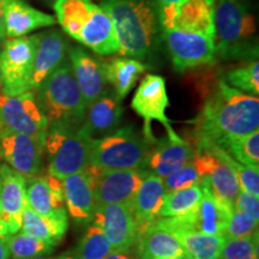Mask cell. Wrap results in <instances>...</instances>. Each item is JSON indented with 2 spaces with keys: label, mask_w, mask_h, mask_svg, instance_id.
Wrapping results in <instances>:
<instances>
[{
  "label": "cell",
  "mask_w": 259,
  "mask_h": 259,
  "mask_svg": "<svg viewBox=\"0 0 259 259\" xmlns=\"http://www.w3.org/2000/svg\"><path fill=\"white\" fill-rule=\"evenodd\" d=\"M194 147L216 145L259 127V99L228 85L222 78L210 90L193 121Z\"/></svg>",
  "instance_id": "6da1fadb"
},
{
  "label": "cell",
  "mask_w": 259,
  "mask_h": 259,
  "mask_svg": "<svg viewBox=\"0 0 259 259\" xmlns=\"http://www.w3.org/2000/svg\"><path fill=\"white\" fill-rule=\"evenodd\" d=\"M100 6L111 17L122 57L147 59L162 38L157 0H103Z\"/></svg>",
  "instance_id": "7a4b0ae2"
},
{
  "label": "cell",
  "mask_w": 259,
  "mask_h": 259,
  "mask_svg": "<svg viewBox=\"0 0 259 259\" xmlns=\"http://www.w3.org/2000/svg\"><path fill=\"white\" fill-rule=\"evenodd\" d=\"M216 57L258 59L257 25L247 0H218L213 11Z\"/></svg>",
  "instance_id": "3957f363"
},
{
  "label": "cell",
  "mask_w": 259,
  "mask_h": 259,
  "mask_svg": "<svg viewBox=\"0 0 259 259\" xmlns=\"http://www.w3.org/2000/svg\"><path fill=\"white\" fill-rule=\"evenodd\" d=\"M37 103L48 122L82 125L87 105L74 78L69 60H65L35 90Z\"/></svg>",
  "instance_id": "277c9868"
},
{
  "label": "cell",
  "mask_w": 259,
  "mask_h": 259,
  "mask_svg": "<svg viewBox=\"0 0 259 259\" xmlns=\"http://www.w3.org/2000/svg\"><path fill=\"white\" fill-rule=\"evenodd\" d=\"M93 138L82 125L51 122L45 139L44 153L47 157V174L64 179L85 170L90 164Z\"/></svg>",
  "instance_id": "5b68a950"
},
{
  "label": "cell",
  "mask_w": 259,
  "mask_h": 259,
  "mask_svg": "<svg viewBox=\"0 0 259 259\" xmlns=\"http://www.w3.org/2000/svg\"><path fill=\"white\" fill-rule=\"evenodd\" d=\"M151 144L132 126L119 127L106 137L93 138L90 166L99 169H143Z\"/></svg>",
  "instance_id": "8992f818"
},
{
  "label": "cell",
  "mask_w": 259,
  "mask_h": 259,
  "mask_svg": "<svg viewBox=\"0 0 259 259\" xmlns=\"http://www.w3.org/2000/svg\"><path fill=\"white\" fill-rule=\"evenodd\" d=\"M38 36L8 38L0 50V80L4 95L16 96L31 90V73Z\"/></svg>",
  "instance_id": "52a82bcc"
},
{
  "label": "cell",
  "mask_w": 259,
  "mask_h": 259,
  "mask_svg": "<svg viewBox=\"0 0 259 259\" xmlns=\"http://www.w3.org/2000/svg\"><path fill=\"white\" fill-rule=\"evenodd\" d=\"M48 126L34 92L16 96L0 94V134L27 135L45 143Z\"/></svg>",
  "instance_id": "ba28073f"
},
{
  "label": "cell",
  "mask_w": 259,
  "mask_h": 259,
  "mask_svg": "<svg viewBox=\"0 0 259 259\" xmlns=\"http://www.w3.org/2000/svg\"><path fill=\"white\" fill-rule=\"evenodd\" d=\"M132 109L144 120L143 135L149 142L154 143L151 122L158 121L166 128L167 136L174 141H179L181 137L174 131L170 120L166 114L169 107L166 79L158 74H147L136 90L131 101Z\"/></svg>",
  "instance_id": "9c48e42d"
},
{
  "label": "cell",
  "mask_w": 259,
  "mask_h": 259,
  "mask_svg": "<svg viewBox=\"0 0 259 259\" xmlns=\"http://www.w3.org/2000/svg\"><path fill=\"white\" fill-rule=\"evenodd\" d=\"M174 69L179 72L196 69L216 60L215 38L200 32L167 29L162 30Z\"/></svg>",
  "instance_id": "30bf717a"
},
{
  "label": "cell",
  "mask_w": 259,
  "mask_h": 259,
  "mask_svg": "<svg viewBox=\"0 0 259 259\" xmlns=\"http://www.w3.org/2000/svg\"><path fill=\"white\" fill-rule=\"evenodd\" d=\"M93 183L94 197L97 205L105 204H131L148 171L137 169H99L85 168Z\"/></svg>",
  "instance_id": "8fae6325"
},
{
  "label": "cell",
  "mask_w": 259,
  "mask_h": 259,
  "mask_svg": "<svg viewBox=\"0 0 259 259\" xmlns=\"http://www.w3.org/2000/svg\"><path fill=\"white\" fill-rule=\"evenodd\" d=\"M216 0H179L168 5H160L162 30L200 32L215 38L213 11Z\"/></svg>",
  "instance_id": "7c38bea8"
},
{
  "label": "cell",
  "mask_w": 259,
  "mask_h": 259,
  "mask_svg": "<svg viewBox=\"0 0 259 259\" xmlns=\"http://www.w3.org/2000/svg\"><path fill=\"white\" fill-rule=\"evenodd\" d=\"M94 225L99 226L113 251H131L138 238V226L130 204L96 205Z\"/></svg>",
  "instance_id": "4fadbf2b"
},
{
  "label": "cell",
  "mask_w": 259,
  "mask_h": 259,
  "mask_svg": "<svg viewBox=\"0 0 259 259\" xmlns=\"http://www.w3.org/2000/svg\"><path fill=\"white\" fill-rule=\"evenodd\" d=\"M193 163L200 176V184L208 186L211 192L234 206L240 187L232 168L210 147H196Z\"/></svg>",
  "instance_id": "5bb4252c"
},
{
  "label": "cell",
  "mask_w": 259,
  "mask_h": 259,
  "mask_svg": "<svg viewBox=\"0 0 259 259\" xmlns=\"http://www.w3.org/2000/svg\"><path fill=\"white\" fill-rule=\"evenodd\" d=\"M44 142L30 136L0 134V155L6 164L24 178L37 176L44 166Z\"/></svg>",
  "instance_id": "9a60e30c"
},
{
  "label": "cell",
  "mask_w": 259,
  "mask_h": 259,
  "mask_svg": "<svg viewBox=\"0 0 259 259\" xmlns=\"http://www.w3.org/2000/svg\"><path fill=\"white\" fill-rule=\"evenodd\" d=\"M67 57L73 76L87 107L106 93L107 79L103 61L92 56L80 46H69Z\"/></svg>",
  "instance_id": "2e32d148"
},
{
  "label": "cell",
  "mask_w": 259,
  "mask_h": 259,
  "mask_svg": "<svg viewBox=\"0 0 259 259\" xmlns=\"http://www.w3.org/2000/svg\"><path fill=\"white\" fill-rule=\"evenodd\" d=\"M25 200V178L8 164L0 166V209L6 234L21 232Z\"/></svg>",
  "instance_id": "e0dca14e"
},
{
  "label": "cell",
  "mask_w": 259,
  "mask_h": 259,
  "mask_svg": "<svg viewBox=\"0 0 259 259\" xmlns=\"http://www.w3.org/2000/svg\"><path fill=\"white\" fill-rule=\"evenodd\" d=\"M193 155V145L189 142L184 141L183 138L174 141L166 136L164 138L156 139L151 144L144 161L143 169L164 179L174 170L192 161Z\"/></svg>",
  "instance_id": "ac0fdd59"
},
{
  "label": "cell",
  "mask_w": 259,
  "mask_h": 259,
  "mask_svg": "<svg viewBox=\"0 0 259 259\" xmlns=\"http://www.w3.org/2000/svg\"><path fill=\"white\" fill-rule=\"evenodd\" d=\"M203 194L198 205L190 213L191 228L193 232L209 235L225 236L227 223L234 206L229 205L220 197L215 196L204 184H200Z\"/></svg>",
  "instance_id": "d6986e66"
},
{
  "label": "cell",
  "mask_w": 259,
  "mask_h": 259,
  "mask_svg": "<svg viewBox=\"0 0 259 259\" xmlns=\"http://www.w3.org/2000/svg\"><path fill=\"white\" fill-rule=\"evenodd\" d=\"M61 181L67 213L77 225H90L97 204L89 174L83 170L65 177Z\"/></svg>",
  "instance_id": "ffe728a7"
},
{
  "label": "cell",
  "mask_w": 259,
  "mask_h": 259,
  "mask_svg": "<svg viewBox=\"0 0 259 259\" xmlns=\"http://www.w3.org/2000/svg\"><path fill=\"white\" fill-rule=\"evenodd\" d=\"M31 73V90H36L45 79L66 60L69 44L58 30H48L37 34Z\"/></svg>",
  "instance_id": "44dd1931"
},
{
  "label": "cell",
  "mask_w": 259,
  "mask_h": 259,
  "mask_svg": "<svg viewBox=\"0 0 259 259\" xmlns=\"http://www.w3.org/2000/svg\"><path fill=\"white\" fill-rule=\"evenodd\" d=\"M2 3L6 37L9 38L27 36L37 29L57 24L54 16L35 9L27 0H2Z\"/></svg>",
  "instance_id": "7402d4cb"
},
{
  "label": "cell",
  "mask_w": 259,
  "mask_h": 259,
  "mask_svg": "<svg viewBox=\"0 0 259 259\" xmlns=\"http://www.w3.org/2000/svg\"><path fill=\"white\" fill-rule=\"evenodd\" d=\"M122 114L120 100L115 94L106 92L87 107L82 126L94 139L106 137L120 127Z\"/></svg>",
  "instance_id": "603a6c76"
},
{
  "label": "cell",
  "mask_w": 259,
  "mask_h": 259,
  "mask_svg": "<svg viewBox=\"0 0 259 259\" xmlns=\"http://www.w3.org/2000/svg\"><path fill=\"white\" fill-rule=\"evenodd\" d=\"M84 47L99 56H112L118 53V40L114 25L109 15L100 5L94 6L92 15L76 38Z\"/></svg>",
  "instance_id": "cb8c5ba5"
},
{
  "label": "cell",
  "mask_w": 259,
  "mask_h": 259,
  "mask_svg": "<svg viewBox=\"0 0 259 259\" xmlns=\"http://www.w3.org/2000/svg\"><path fill=\"white\" fill-rule=\"evenodd\" d=\"M25 200L32 211L42 216L65 208L63 181L51 174L25 178Z\"/></svg>",
  "instance_id": "d4e9b609"
},
{
  "label": "cell",
  "mask_w": 259,
  "mask_h": 259,
  "mask_svg": "<svg viewBox=\"0 0 259 259\" xmlns=\"http://www.w3.org/2000/svg\"><path fill=\"white\" fill-rule=\"evenodd\" d=\"M163 196V179L149 173L142 181L134 200L130 204L138 226L139 234L153 226L155 221L160 218Z\"/></svg>",
  "instance_id": "484cf974"
},
{
  "label": "cell",
  "mask_w": 259,
  "mask_h": 259,
  "mask_svg": "<svg viewBox=\"0 0 259 259\" xmlns=\"http://www.w3.org/2000/svg\"><path fill=\"white\" fill-rule=\"evenodd\" d=\"M132 248L136 259H171L184 253L177 236L156 225L141 233Z\"/></svg>",
  "instance_id": "4316f807"
},
{
  "label": "cell",
  "mask_w": 259,
  "mask_h": 259,
  "mask_svg": "<svg viewBox=\"0 0 259 259\" xmlns=\"http://www.w3.org/2000/svg\"><path fill=\"white\" fill-rule=\"evenodd\" d=\"M69 228L66 208L59 209L48 216L38 215L25 204L22 213L21 232L41 240L60 244Z\"/></svg>",
  "instance_id": "83f0119b"
},
{
  "label": "cell",
  "mask_w": 259,
  "mask_h": 259,
  "mask_svg": "<svg viewBox=\"0 0 259 259\" xmlns=\"http://www.w3.org/2000/svg\"><path fill=\"white\" fill-rule=\"evenodd\" d=\"M103 69L107 83L111 84L115 96L121 101L136 85L139 77L145 72L147 65L135 58L119 57L103 61Z\"/></svg>",
  "instance_id": "f1b7e54d"
},
{
  "label": "cell",
  "mask_w": 259,
  "mask_h": 259,
  "mask_svg": "<svg viewBox=\"0 0 259 259\" xmlns=\"http://www.w3.org/2000/svg\"><path fill=\"white\" fill-rule=\"evenodd\" d=\"M95 4L92 0H56L53 4L56 19L64 32L76 40Z\"/></svg>",
  "instance_id": "f546056e"
},
{
  "label": "cell",
  "mask_w": 259,
  "mask_h": 259,
  "mask_svg": "<svg viewBox=\"0 0 259 259\" xmlns=\"http://www.w3.org/2000/svg\"><path fill=\"white\" fill-rule=\"evenodd\" d=\"M218 147L240 163L251 168H259V130L242 136L222 139Z\"/></svg>",
  "instance_id": "4dcf8cb0"
},
{
  "label": "cell",
  "mask_w": 259,
  "mask_h": 259,
  "mask_svg": "<svg viewBox=\"0 0 259 259\" xmlns=\"http://www.w3.org/2000/svg\"><path fill=\"white\" fill-rule=\"evenodd\" d=\"M183 250L192 259H210L221 253L225 236L209 235L199 232H183L174 234Z\"/></svg>",
  "instance_id": "1f68e13d"
},
{
  "label": "cell",
  "mask_w": 259,
  "mask_h": 259,
  "mask_svg": "<svg viewBox=\"0 0 259 259\" xmlns=\"http://www.w3.org/2000/svg\"><path fill=\"white\" fill-rule=\"evenodd\" d=\"M11 259H30L46 257L56 251L59 244L53 241L41 240L23 232L8 235L5 238Z\"/></svg>",
  "instance_id": "d6a6232c"
},
{
  "label": "cell",
  "mask_w": 259,
  "mask_h": 259,
  "mask_svg": "<svg viewBox=\"0 0 259 259\" xmlns=\"http://www.w3.org/2000/svg\"><path fill=\"white\" fill-rule=\"evenodd\" d=\"M202 194L203 191L200 185L164 193L163 203L160 210V218H176V216L191 212L198 205Z\"/></svg>",
  "instance_id": "836d02e7"
},
{
  "label": "cell",
  "mask_w": 259,
  "mask_h": 259,
  "mask_svg": "<svg viewBox=\"0 0 259 259\" xmlns=\"http://www.w3.org/2000/svg\"><path fill=\"white\" fill-rule=\"evenodd\" d=\"M112 252V245L102 229L94 223H90L76 247L71 250L76 259H105Z\"/></svg>",
  "instance_id": "e575fe53"
},
{
  "label": "cell",
  "mask_w": 259,
  "mask_h": 259,
  "mask_svg": "<svg viewBox=\"0 0 259 259\" xmlns=\"http://www.w3.org/2000/svg\"><path fill=\"white\" fill-rule=\"evenodd\" d=\"M228 85L248 94L252 96L259 95V63L258 59L244 61L234 69L227 71L225 78Z\"/></svg>",
  "instance_id": "d590c367"
},
{
  "label": "cell",
  "mask_w": 259,
  "mask_h": 259,
  "mask_svg": "<svg viewBox=\"0 0 259 259\" xmlns=\"http://www.w3.org/2000/svg\"><path fill=\"white\" fill-rule=\"evenodd\" d=\"M203 147L211 148L232 168L236 179H238L239 187H240L241 191L259 198V168H251L245 166V164L234 160L231 155L227 154L225 150L218 147H213V145H203Z\"/></svg>",
  "instance_id": "8d00e7d4"
},
{
  "label": "cell",
  "mask_w": 259,
  "mask_h": 259,
  "mask_svg": "<svg viewBox=\"0 0 259 259\" xmlns=\"http://www.w3.org/2000/svg\"><path fill=\"white\" fill-rule=\"evenodd\" d=\"M258 231L241 238L225 239L220 257L222 259H259Z\"/></svg>",
  "instance_id": "74e56055"
},
{
  "label": "cell",
  "mask_w": 259,
  "mask_h": 259,
  "mask_svg": "<svg viewBox=\"0 0 259 259\" xmlns=\"http://www.w3.org/2000/svg\"><path fill=\"white\" fill-rule=\"evenodd\" d=\"M200 176L194 166L193 161L187 162L179 169L174 170L169 176L163 179L164 193L173 192L181 189H186V187L200 185Z\"/></svg>",
  "instance_id": "f35d334b"
},
{
  "label": "cell",
  "mask_w": 259,
  "mask_h": 259,
  "mask_svg": "<svg viewBox=\"0 0 259 259\" xmlns=\"http://www.w3.org/2000/svg\"><path fill=\"white\" fill-rule=\"evenodd\" d=\"M258 222L259 220H255L250 213L234 209L227 223L225 239L241 238L253 234L258 231Z\"/></svg>",
  "instance_id": "ab89813d"
},
{
  "label": "cell",
  "mask_w": 259,
  "mask_h": 259,
  "mask_svg": "<svg viewBox=\"0 0 259 259\" xmlns=\"http://www.w3.org/2000/svg\"><path fill=\"white\" fill-rule=\"evenodd\" d=\"M234 209L250 213L255 220H259V198L244 191H239L234 202Z\"/></svg>",
  "instance_id": "60d3db41"
},
{
  "label": "cell",
  "mask_w": 259,
  "mask_h": 259,
  "mask_svg": "<svg viewBox=\"0 0 259 259\" xmlns=\"http://www.w3.org/2000/svg\"><path fill=\"white\" fill-rule=\"evenodd\" d=\"M105 259H136L134 252L131 251H113Z\"/></svg>",
  "instance_id": "b9f144b4"
},
{
  "label": "cell",
  "mask_w": 259,
  "mask_h": 259,
  "mask_svg": "<svg viewBox=\"0 0 259 259\" xmlns=\"http://www.w3.org/2000/svg\"><path fill=\"white\" fill-rule=\"evenodd\" d=\"M6 31H5V23H4V9H3V3L0 0V42L5 41Z\"/></svg>",
  "instance_id": "7bdbcfd3"
},
{
  "label": "cell",
  "mask_w": 259,
  "mask_h": 259,
  "mask_svg": "<svg viewBox=\"0 0 259 259\" xmlns=\"http://www.w3.org/2000/svg\"><path fill=\"white\" fill-rule=\"evenodd\" d=\"M0 259H11L5 238H0Z\"/></svg>",
  "instance_id": "ee69618b"
},
{
  "label": "cell",
  "mask_w": 259,
  "mask_h": 259,
  "mask_svg": "<svg viewBox=\"0 0 259 259\" xmlns=\"http://www.w3.org/2000/svg\"><path fill=\"white\" fill-rule=\"evenodd\" d=\"M6 236H8V234H6L4 225H3V221H2V209H0V238H6Z\"/></svg>",
  "instance_id": "f6af8a7d"
},
{
  "label": "cell",
  "mask_w": 259,
  "mask_h": 259,
  "mask_svg": "<svg viewBox=\"0 0 259 259\" xmlns=\"http://www.w3.org/2000/svg\"><path fill=\"white\" fill-rule=\"evenodd\" d=\"M58 259H76L72 255V253H71V251H67V252H65V253H63V254H60L59 257H58Z\"/></svg>",
  "instance_id": "bcb514c9"
},
{
  "label": "cell",
  "mask_w": 259,
  "mask_h": 259,
  "mask_svg": "<svg viewBox=\"0 0 259 259\" xmlns=\"http://www.w3.org/2000/svg\"><path fill=\"white\" fill-rule=\"evenodd\" d=\"M179 2V0H157L158 5H168V4H173V3Z\"/></svg>",
  "instance_id": "7dc6e473"
},
{
  "label": "cell",
  "mask_w": 259,
  "mask_h": 259,
  "mask_svg": "<svg viewBox=\"0 0 259 259\" xmlns=\"http://www.w3.org/2000/svg\"><path fill=\"white\" fill-rule=\"evenodd\" d=\"M171 259H192V258H191L189 254H187V253H185V252H184V253H181V254H179V255H177V257H174V258H171Z\"/></svg>",
  "instance_id": "c3c4849f"
},
{
  "label": "cell",
  "mask_w": 259,
  "mask_h": 259,
  "mask_svg": "<svg viewBox=\"0 0 259 259\" xmlns=\"http://www.w3.org/2000/svg\"><path fill=\"white\" fill-rule=\"evenodd\" d=\"M59 255H56V257H36V258H30V259H58Z\"/></svg>",
  "instance_id": "681fc988"
},
{
  "label": "cell",
  "mask_w": 259,
  "mask_h": 259,
  "mask_svg": "<svg viewBox=\"0 0 259 259\" xmlns=\"http://www.w3.org/2000/svg\"><path fill=\"white\" fill-rule=\"evenodd\" d=\"M41 2L47 3V4H54V2H56V0H41Z\"/></svg>",
  "instance_id": "f907efd6"
},
{
  "label": "cell",
  "mask_w": 259,
  "mask_h": 259,
  "mask_svg": "<svg viewBox=\"0 0 259 259\" xmlns=\"http://www.w3.org/2000/svg\"><path fill=\"white\" fill-rule=\"evenodd\" d=\"M210 259H222V258L219 255V257H213V258H210Z\"/></svg>",
  "instance_id": "816d5d0a"
},
{
  "label": "cell",
  "mask_w": 259,
  "mask_h": 259,
  "mask_svg": "<svg viewBox=\"0 0 259 259\" xmlns=\"http://www.w3.org/2000/svg\"><path fill=\"white\" fill-rule=\"evenodd\" d=\"M0 89H2V80H0Z\"/></svg>",
  "instance_id": "f5cc1de1"
}]
</instances>
